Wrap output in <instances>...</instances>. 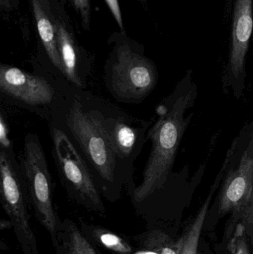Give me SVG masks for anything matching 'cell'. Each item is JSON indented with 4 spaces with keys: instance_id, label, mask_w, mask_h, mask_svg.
<instances>
[{
    "instance_id": "obj_16",
    "label": "cell",
    "mask_w": 253,
    "mask_h": 254,
    "mask_svg": "<svg viewBox=\"0 0 253 254\" xmlns=\"http://www.w3.org/2000/svg\"><path fill=\"white\" fill-rule=\"evenodd\" d=\"M245 227L239 225L234 237L230 242V249L232 254H249L248 244L245 238Z\"/></svg>"
},
{
    "instance_id": "obj_19",
    "label": "cell",
    "mask_w": 253,
    "mask_h": 254,
    "mask_svg": "<svg viewBox=\"0 0 253 254\" xmlns=\"http://www.w3.org/2000/svg\"><path fill=\"white\" fill-rule=\"evenodd\" d=\"M107 5L109 7L114 19L117 21V24L120 26V29L123 31V25L122 20L121 12H120V5H119L118 0H105Z\"/></svg>"
},
{
    "instance_id": "obj_10",
    "label": "cell",
    "mask_w": 253,
    "mask_h": 254,
    "mask_svg": "<svg viewBox=\"0 0 253 254\" xmlns=\"http://www.w3.org/2000/svg\"><path fill=\"white\" fill-rule=\"evenodd\" d=\"M57 254H101L89 239L70 219L61 222L57 235Z\"/></svg>"
},
{
    "instance_id": "obj_2",
    "label": "cell",
    "mask_w": 253,
    "mask_h": 254,
    "mask_svg": "<svg viewBox=\"0 0 253 254\" xmlns=\"http://www.w3.org/2000/svg\"><path fill=\"white\" fill-rule=\"evenodd\" d=\"M66 125L85 158L107 191L119 173V161L110 144L102 124V115L85 109L74 100L67 113Z\"/></svg>"
},
{
    "instance_id": "obj_1",
    "label": "cell",
    "mask_w": 253,
    "mask_h": 254,
    "mask_svg": "<svg viewBox=\"0 0 253 254\" xmlns=\"http://www.w3.org/2000/svg\"><path fill=\"white\" fill-rule=\"evenodd\" d=\"M197 92L178 90L159 106L158 119L149 131L152 149L143 173L141 185L132 191V199L137 204L144 202L164 188L175 162L177 151L192 115L184 117L186 111L194 104Z\"/></svg>"
},
{
    "instance_id": "obj_14",
    "label": "cell",
    "mask_w": 253,
    "mask_h": 254,
    "mask_svg": "<svg viewBox=\"0 0 253 254\" xmlns=\"http://www.w3.org/2000/svg\"><path fill=\"white\" fill-rule=\"evenodd\" d=\"M141 244L144 248L157 254H181L183 238L175 243L170 237L161 231H152L141 237Z\"/></svg>"
},
{
    "instance_id": "obj_15",
    "label": "cell",
    "mask_w": 253,
    "mask_h": 254,
    "mask_svg": "<svg viewBox=\"0 0 253 254\" xmlns=\"http://www.w3.org/2000/svg\"><path fill=\"white\" fill-rule=\"evenodd\" d=\"M90 228L91 236L98 243L115 254H133V249L123 238L101 227Z\"/></svg>"
},
{
    "instance_id": "obj_23",
    "label": "cell",
    "mask_w": 253,
    "mask_h": 254,
    "mask_svg": "<svg viewBox=\"0 0 253 254\" xmlns=\"http://www.w3.org/2000/svg\"><path fill=\"white\" fill-rule=\"evenodd\" d=\"M141 1H144V0H141Z\"/></svg>"
},
{
    "instance_id": "obj_20",
    "label": "cell",
    "mask_w": 253,
    "mask_h": 254,
    "mask_svg": "<svg viewBox=\"0 0 253 254\" xmlns=\"http://www.w3.org/2000/svg\"><path fill=\"white\" fill-rule=\"evenodd\" d=\"M11 227H13L11 221L4 220V219H1V220L0 221V230H1V231H3V230L4 229H8V228H11Z\"/></svg>"
},
{
    "instance_id": "obj_4",
    "label": "cell",
    "mask_w": 253,
    "mask_h": 254,
    "mask_svg": "<svg viewBox=\"0 0 253 254\" xmlns=\"http://www.w3.org/2000/svg\"><path fill=\"white\" fill-rule=\"evenodd\" d=\"M53 154L61 179L71 198L100 213L105 207L93 175L74 142L61 128H53Z\"/></svg>"
},
{
    "instance_id": "obj_8",
    "label": "cell",
    "mask_w": 253,
    "mask_h": 254,
    "mask_svg": "<svg viewBox=\"0 0 253 254\" xmlns=\"http://www.w3.org/2000/svg\"><path fill=\"white\" fill-rule=\"evenodd\" d=\"M253 186V137L239 167L230 173L224 182L220 196V212L241 213L251 196Z\"/></svg>"
},
{
    "instance_id": "obj_3",
    "label": "cell",
    "mask_w": 253,
    "mask_h": 254,
    "mask_svg": "<svg viewBox=\"0 0 253 254\" xmlns=\"http://www.w3.org/2000/svg\"><path fill=\"white\" fill-rule=\"evenodd\" d=\"M20 165L30 202L37 219L50 234L55 249L61 222L53 207V186L46 155L36 134L29 133L25 137Z\"/></svg>"
},
{
    "instance_id": "obj_22",
    "label": "cell",
    "mask_w": 253,
    "mask_h": 254,
    "mask_svg": "<svg viewBox=\"0 0 253 254\" xmlns=\"http://www.w3.org/2000/svg\"><path fill=\"white\" fill-rule=\"evenodd\" d=\"M0 4L1 7H4L5 8L9 7L8 1L7 0H0Z\"/></svg>"
},
{
    "instance_id": "obj_11",
    "label": "cell",
    "mask_w": 253,
    "mask_h": 254,
    "mask_svg": "<svg viewBox=\"0 0 253 254\" xmlns=\"http://www.w3.org/2000/svg\"><path fill=\"white\" fill-rule=\"evenodd\" d=\"M55 29L63 74L73 84L81 87L83 83L79 72L78 54L74 40L66 28L61 24H56Z\"/></svg>"
},
{
    "instance_id": "obj_24",
    "label": "cell",
    "mask_w": 253,
    "mask_h": 254,
    "mask_svg": "<svg viewBox=\"0 0 253 254\" xmlns=\"http://www.w3.org/2000/svg\"></svg>"
},
{
    "instance_id": "obj_21",
    "label": "cell",
    "mask_w": 253,
    "mask_h": 254,
    "mask_svg": "<svg viewBox=\"0 0 253 254\" xmlns=\"http://www.w3.org/2000/svg\"><path fill=\"white\" fill-rule=\"evenodd\" d=\"M40 2L43 3V7L44 10H48L49 9V4L47 0H40Z\"/></svg>"
},
{
    "instance_id": "obj_9",
    "label": "cell",
    "mask_w": 253,
    "mask_h": 254,
    "mask_svg": "<svg viewBox=\"0 0 253 254\" xmlns=\"http://www.w3.org/2000/svg\"><path fill=\"white\" fill-rule=\"evenodd\" d=\"M102 124L119 162L131 161L132 157L137 156L140 146L144 143L143 128L133 126L123 117L102 116Z\"/></svg>"
},
{
    "instance_id": "obj_5",
    "label": "cell",
    "mask_w": 253,
    "mask_h": 254,
    "mask_svg": "<svg viewBox=\"0 0 253 254\" xmlns=\"http://www.w3.org/2000/svg\"><path fill=\"white\" fill-rule=\"evenodd\" d=\"M108 74V86L111 92L119 99L127 102L141 101L157 84V72L154 64L127 44L117 48Z\"/></svg>"
},
{
    "instance_id": "obj_18",
    "label": "cell",
    "mask_w": 253,
    "mask_h": 254,
    "mask_svg": "<svg viewBox=\"0 0 253 254\" xmlns=\"http://www.w3.org/2000/svg\"><path fill=\"white\" fill-rule=\"evenodd\" d=\"M241 215H242L245 224L253 228V186L251 196H250L246 205L241 212Z\"/></svg>"
},
{
    "instance_id": "obj_17",
    "label": "cell",
    "mask_w": 253,
    "mask_h": 254,
    "mask_svg": "<svg viewBox=\"0 0 253 254\" xmlns=\"http://www.w3.org/2000/svg\"><path fill=\"white\" fill-rule=\"evenodd\" d=\"M74 7L81 16L82 22L85 29L89 30L90 25V0H73Z\"/></svg>"
},
{
    "instance_id": "obj_12",
    "label": "cell",
    "mask_w": 253,
    "mask_h": 254,
    "mask_svg": "<svg viewBox=\"0 0 253 254\" xmlns=\"http://www.w3.org/2000/svg\"><path fill=\"white\" fill-rule=\"evenodd\" d=\"M32 5L39 35L49 55V59L53 65L63 74V68L58 50L56 29L46 14V10L43 8L40 0H32Z\"/></svg>"
},
{
    "instance_id": "obj_6",
    "label": "cell",
    "mask_w": 253,
    "mask_h": 254,
    "mask_svg": "<svg viewBox=\"0 0 253 254\" xmlns=\"http://www.w3.org/2000/svg\"><path fill=\"white\" fill-rule=\"evenodd\" d=\"M226 13L230 17L229 65L235 77L245 71L246 57L253 31V0H227Z\"/></svg>"
},
{
    "instance_id": "obj_13",
    "label": "cell",
    "mask_w": 253,
    "mask_h": 254,
    "mask_svg": "<svg viewBox=\"0 0 253 254\" xmlns=\"http://www.w3.org/2000/svg\"><path fill=\"white\" fill-rule=\"evenodd\" d=\"M226 164H224L222 170L220 172L218 175V179L216 182L212 186V190L210 193L208 195L206 201L203 203L200 210L198 213L197 216L195 218L194 221L192 223L191 226L189 228L186 235L183 237L182 247H181V254H198V249H199V240H200L201 234H202V229H203V225H204L205 219H206V215H207L208 210H209V204L212 200V195L215 192V188L218 186L219 181L222 178L224 175V170H225Z\"/></svg>"
},
{
    "instance_id": "obj_7",
    "label": "cell",
    "mask_w": 253,
    "mask_h": 254,
    "mask_svg": "<svg viewBox=\"0 0 253 254\" xmlns=\"http://www.w3.org/2000/svg\"><path fill=\"white\" fill-rule=\"evenodd\" d=\"M0 90L30 106L47 105L54 97L53 88L46 79L3 64L0 68Z\"/></svg>"
}]
</instances>
